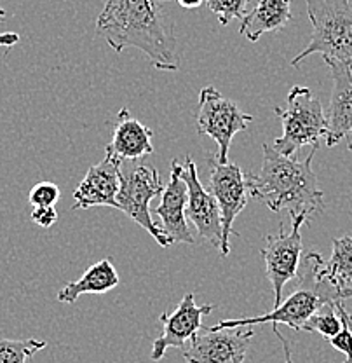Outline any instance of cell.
Returning <instances> with one entry per match:
<instances>
[{
    "label": "cell",
    "mask_w": 352,
    "mask_h": 363,
    "mask_svg": "<svg viewBox=\"0 0 352 363\" xmlns=\"http://www.w3.org/2000/svg\"><path fill=\"white\" fill-rule=\"evenodd\" d=\"M319 147H312L309 156H283L268 143H263L262 168L259 173H248L246 185L249 196L262 201L274 213L286 210L290 217H305L310 222L314 215L324 210L323 191L312 169L314 154Z\"/></svg>",
    "instance_id": "cell-2"
},
{
    "label": "cell",
    "mask_w": 352,
    "mask_h": 363,
    "mask_svg": "<svg viewBox=\"0 0 352 363\" xmlns=\"http://www.w3.org/2000/svg\"><path fill=\"white\" fill-rule=\"evenodd\" d=\"M120 189V162L110 156L91 166L74 192L72 210L93 206H110L117 210V194Z\"/></svg>",
    "instance_id": "cell-15"
},
{
    "label": "cell",
    "mask_w": 352,
    "mask_h": 363,
    "mask_svg": "<svg viewBox=\"0 0 352 363\" xmlns=\"http://www.w3.org/2000/svg\"><path fill=\"white\" fill-rule=\"evenodd\" d=\"M312 37L304 51L291 60L300 65L310 55H323L335 62L352 63V6L351 0H305Z\"/></svg>",
    "instance_id": "cell-4"
},
{
    "label": "cell",
    "mask_w": 352,
    "mask_h": 363,
    "mask_svg": "<svg viewBox=\"0 0 352 363\" xmlns=\"http://www.w3.org/2000/svg\"><path fill=\"white\" fill-rule=\"evenodd\" d=\"M218 16L220 25L227 26L232 20H242L255 0H204Z\"/></svg>",
    "instance_id": "cell-22"
},
{
    "label": "cell",
    "mask_w": 352,
    "mask_h": 363,
    "mask_svg": "<svg viewBox=\"0 0 352 363\" xmlns=\"http://www.w3.org/2000/svg\"><path fill=\"white\" fill-rule=\"evenodd\" d=\"M213 308V304L198 306L194 294H185L171 315L162 313V334L152 344V360L161 362L169 347L183 350L187 340H192L199 334L203 328V318L211 315Z\"/></svg>",
    "instance_id": "cell-12"
},
{
    "label": "cell",
    "mask_w": 352,
    "mask_h": 363,
    "mask_svg": "<svg viewBox=\"0 0 352 363\" xmlns=\"http://www.w3.org/2000/svg\"><path fill=\"white\" fill-rule=\"evenodd\" d=\"M187 184L181 177V164L178 159L171 161V175L162 191V201L154 210L161 220L159 227L173 243L194 245V236L187 224Z\"/></svg>",
    "instance_id": "cell-13"
},
{
    "label": "cell",
    "mask_w": 352,
    "mask_h": 363,
    "mask_svg": "<svg viewBox=\"0 0 352 363\" xmlns=\"http://www.w3.org/2000/svg\"><path fill=\"white\" fill-rule=\"evenodd\" d=\"M2 20L4 18H0V21ZM18 43H20V35H18V33H0V45H2V48H13V45H16Z\"/></svg>",
    "instance_id": "cell-26"
},
{
    "label": "cell",
    "mask_w": 352,
    "mask_h": 363,
    "mask_svg": "<svg viewBox=\"0 0 352 363\" xmlns=\"http://www.w3.org/2000/svg\"><path fill=\"white\" fill-rule=\"evenodd\" d=\"M330 67L333 89L327 113V145L333 147L352 133V63L323 58Z\"/></svg>",
    "instance_id": "cell-14"
},
{
    "label": "cell",
    "mask_w": 352,
    "mask_h": 363,
    "mask_svg": "<svg viewBox=\"0 0 352 363\" xmlns=\"http://www.w3.org/2000/svg\"><path fill=\"white\" fill-rule=\"evenodd\" d=\"M154 131L138 119L131 117L130 108L124 107L113 124L112 142L107 145V156L123 161H138V159L154 154L152 145Z\"/></svg>",
    "instance_id": "cell-16"
},
{
    "label": "cell",
    "mask_w": 352,
    "mask_h": 363,
    "mask_svg": "<svg viewBox=\"0 0 352 363\" xmlns=\"http://www.w3.org/2000/svg\"><path fill=\"white\" fill-rule=\"evenodd\" d=\"M323 274L340 290H351L352 281V236L335 238L333 252L328 262H324Z\"/></svg>",
    "instance_id": "cell-19"
},
{
    "label": "cell",
    "mask_w": 352,
    "mask_h": 363,
    "mask_svg": "<svg viewBox=\"0 0 352 363\" xmlns=\"http://www.w3.org/2000/svg\"><path fill=\"white\" fill-rule=\"evenodd\" d=\"M283 123V136L274 142V149L283 156H297L302 147H319L327 138L328 123L319 98L305 86H293L288 93L286 108H274Z\"/></svg>",
    "instance_id": "cell-5"
},
{
    "label": "cell",
    "mask_w": 352,
    "mask_h": 363,
    "mask_svg": "<svg viewBox=\"0 0 352 363\" xmlns=\"http://www.w3.org/2000/svg\"><path fill=\"white\" fill-rule=\"evenodd\" d=\"M96 32L115 52L136 48L157 70H180L181 56L173 23L162 13V0H105Z\"/></svg>",
    "instance_id": "cell-1"
},
{
    "label": "cell",
    "mask_w": 352,
    "mask_h": 363,
    "mask_svg": "<svg viewBox=\"0 0 352 363\" xmlns=\"http://www.w3.org/2000/svg\"><path fill=\"white\" fill-rule=\"evenodd\" d=\"M210 192L213 194L215 201L218 204L222 217L223 240L220 253L223 257L230 252V236H232V224L237 215L244 210L248 203V185H246V175L242 173L239 164L227 162L220 164L217 159L210 161Z\"/></svg>",
    "instance_id": "cell-9"
},
{
    "label": "cell",
    "mask_w": 352,
    "mask_h": 363,
    "mask_svg": "<svg viewBox=\"0 0 352 363\" xmlns=\"http://www.w3.org/2000/svg\"><path fill=\"white\" fill-rule=\"evenodd\" d=\"M0 18H6V11L0 9Z\"/></svg>",
    "instance_id": "cell-31"
},
{
    "label": "cell",
    "mask_w": 352,
    "mask_h": 363,
    "mask_svg": "<svg viewBox=\"0 0 352 363\" xmlns=\"http://www.w3.org/2000/svg\"><path fill=\"white\" fill-rule=\"evenodd\" d=\"M255 117L242 112L234 101L225 96L213 86H206L199 93V111L195 126L199 135H208L218 145L215 159L220 164L229 162V150L234 135L248 130Z\"/></svg>",
    "instance_id": "cell-7"
},
{
    "label": "cell",
    "mask_w": 352,
    "mask_h": 363,
    "mask_svg": "<svg viewBox=\"0 0 352 363\" xmlns=\"http://www.w3.org/2000/svg\"><path fill=\"white\" fill-rule=\"evenodd\" d=\"M253 335L251 327L223 330L204 327L191 346L183 347V358L187 363H244Z\"/></svg>",
    "instance_id": "cell-10"
},
{
    "label": "cell",
    "mask_w": 352,
    "mask_h": 363,
    "mask_svg": "<svg viewBox=\"0 0 352 363\" xmlns=\"http://www.w3.org/2000/svg\"><path fill=\"white\" fill-rule=\"evenodd\" d=\"M347 147H349V150H351V154H352V133H351V140H349V143H347Z\"/></svg>",
    "instance_id": "cell-30"
},
{
    "label": "cell",
    "mask_w": 352,
    "mask_h": 363,
    "mask_svg": "<svg viewBox=\"0 0 352 363\" xmlns=\"http://www.w3.org/2000/svg\"><path fill=\"white\" fill-rule=\"evenodd\" d=\"M119 283V272L115 271L110 259H103L100 262L93 264L81 278L63 286L56 298H58V302H63V304H74L81 295L107 294L115 289Z\"/></svg>",
    "instance_id": "cell-18"
},
{
    "label": "cell",
    "mask_w": 352,
    "mask_h": 363,
    "mask_svg": "<svg viewBox=\"0 0 352 363\" xmlns=\"http://www.w3.org/2000/svg\"><path fill=\"white\" fill-rule=\"evenodd\" d=\"M346 320H347V325H349V328H351V332H352V315H351V313L346 311Z\"/></svg>",
    "instance_id": "cell-29"
},
{
    "label": "cell",
    "mask_w": 352,
    "mask_h": 363,
    "mask_svg": "<svg viewBox=\"0 0 352 363\" xmlns=\"http://www.w3.org/2000/svg\"><path fill=\"white\" fill-rule=\"evenodd\" d=\"M44 347L45 340L0 339V363H26L30 357Z\"/></svg>",
    "instance_id": "cell-20"
},
{
    "label": "cell",
    "mask_w": 352,
    "mask_h": 363,
    "mask_svg": "<svg viewBox=\"0 0 352 363\" xmlns=\"http://www.w3.org/2000/svg\"><path fill=\"white\" fill-rule=\"evenodd\" d=\"M181 177L187 184V218L198 229L203 240L210 241L215 248H222L223 229L218 204L213 194L208 191L199 179L198 166L191 156L181 164Z\"/></svg>",
    "instance_id": "cell-11"
},
{
    "label": "cell",
    "mask_w": 352,
    "mask_h": 363,
    "mask_svg": "<svg viewBox=\"0 0 352 363\" xmlns=\"http://www.w3.org/2000/svg\"><path fill=\"white\" fill-rule=\"evenodd\" d=\"M274 334L278 335V339L281 340L283 344V350H285V363H293L291 360V351H290V346H288V340L285 339V335H281V332H279L278 327H274Z\"/></svg>",
    "instance_id": "cell-27"
},
{
    "label": "cell",
    "mask_w": 352,
    "mask_h": 363,
    "mask_svg": "<svg viewBox=\"0 0 352 363\" xmlns=\"http://www.w3.org/2000/svg\"><path fill=\"white\" fill-rule=\"evenodd\" d=\"M339 304V302H336ZM336 304L324 306L319 313H316L305 325V332H317L324 339L330 340L342 330V320H340Z\"/></svg>",
    "instance_id": "cell-21"
},
{
    "label": "cell",
    "mask_w": 352,
    "mask_h": 363,
    "mask_svg": "<svg viewBox=\"0 0 352 363\" xmlns=\"http://www.w3.org/2000/svg\"><path fill=\"white\" fill-rule=\"evenodd\" d=\"M162 2H166V0H162ZM176 2L185 9H198V7L203 6L204 0H176Z\"/></svg>",
    "instance_id": "cell-28"
},
{
    "label": "cell",
    "mask_w": 352,
    "mask_h": 363,
    "mask_svg": "<svg viewBox=\"0 0 352 363\" xmlns=\"http://www.w3.org/2000/svg\"><path fill=\"white\" fill-rule=\"evenodd\" d=\"M161 175L154 164L143 161L120 162V189L117 194V210L126 213L131 220L147 230L162 248L171 247L159 224L150 215V201L162 194Z\"/></svg>",
    "instance_id": "cell-6"
},
{
    "label": "cell",
    "mask_w": 352,
    "mask_h": 363,
    "mask_svg": "<svg viewBox=\"0 0 352 363\" xmlns=\"http://www.w3.org/2000/svg\"><path fill=\"white\" fill-rule=\"evenodd\" d=\"M291 20V0H255L241 20L239 33L256 43L263 33L278 32Z\"/></svg>",
    "instance_id": "cell-17"
},
{
    "label": "cell",
    "mask_w": 352,
    "mask_h": 363,
    "mask_svg": "<svg viewBox=\"0 0 352 363\" xmlns=\"http://www.w3.org/2000/svg\"><path fill=\"white\" fill-rule=\"evenodd\" d=\"M291 230L286 233L285 224H279L278 234L265 236L262 257L265 271L274 292V308L283 302V290L290 281L297 278L302 262V234L304 224H309L305 217H290Z\"/></svg>",
    "instance_id": "cell-8"
},
{
    "label": "cell",
    "mask_w": 352,
    "mask_h": 363,
    "mask_svg": "<svg viewBox=\"0 0 352 363\" xmlns=\"http://www.w3.org/2000/svg\"><path fill=\"white\" fill-rule=\"evenodd\" d=\"M59 187L52 182H40V184L33 185L30 191L28 201L33 208H55V204L59 201Z\"/></svg>",
    "instance_id": "cell-23"
},
{
    "label": "cell",
    "mask_w": 352,
    "mask_h": 363,
    "mask_svg": "<svg viewBox=\"0 0 352 363\" xmlns=\"http://www.w3.org/2000/svg\"><path fill=\"white\" fill-rule=\"evenodd\" d=\"M336 311H339L340 320H342V330L330 339V344L335 347L336 351L346 354V362L344 363H352V332L347 325L346 320V308H344V302L336 304Z\"/></svg>",
    "instance_id": "cell-24"
},
{
    "label": "cell",
    "mask_w": 352,
    "mask_h": 363,
    "mask_svg": "<svg viewBox=\"0 0 352 363\" xmlns=\"http://www.w3.org/2000/svg\"><path fill=\"white\" fill-rule=\"evenodd\" d=\"M324 260L319 253L309 252L302 257L300 269L297 274V285L291 290L285 301L274 308L272 311L265 313L262 316L239 318V320H222L218 321L213 330H223V328H239L251 327V325L271 323L272 327L286 325L293 330L305 332V325L316 313H319L324 306L344 302L352 297L351 290H340L323 274Z\"/></svg>",
    "instance_id": "cell-3"
},
{
    "label": "cell",
    "mask_w": 352,
    "mask_h": 363,
    "mask_svg": "<svg viewBox=\"0 0 352 363\" xmlns=\"http://www.w3.org/2000/svg\"><path fill=\"white\" fill-rule=\"evenodd\" d=\"M32 220L39 227L49 229V227L55 225L56 220H58V213H56L55 208H33Z\"/></svg>",
    "instance_id": "cell-25"
}]
</instances>
